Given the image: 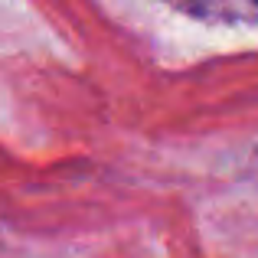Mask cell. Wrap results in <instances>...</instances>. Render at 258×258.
<instances>
[{
  "label": "cell",
  "instance_id": "obj_1",
  "mask_svg": "<svg viewBox=\"0 0 258 258\" xmlns=\"http://www.w3.org/2000/svg\"><path fill=\"white\" fill-rule=\"evenodd\" d=\"M252 4H255V7H258V0H252Z\"/></svg>",
  "mask_w": 258,
  "mask_h": 258
}]
</instances>
